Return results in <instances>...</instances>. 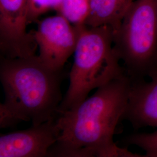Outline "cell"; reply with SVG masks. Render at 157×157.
I'll list each match as a JSON object with an SVG mask.
<instances>
[{
	"mask_svg": "<svg viewBox=\"0 0 157 157\" xmlns=\"http://www.w3.org/2000/svg\"><path fill=\"white\" fill-rule=\"evenodd\" d=\"M64 0H28V23L36 22L39 17L51 10L58 11Z\"/></svg>",
	"mask_w": 157,
	"mask_h": 157,
	"instance_id": "obj_12",
	"label": "cell"
},
{
	"mask_svg": "<svg viewBox=\"0 0 157 157\" xmlns=\"http://www.w3.org/2000/svg\"><path fill=\"white\" fill-rule=\"evenodd\" d=\"M63 69L45 67L38 56L17 58L1 56L0 79L5 93L0 104V127L22 121L37 126L54 119L63 99Z\"/></svg>",
	"mask_w": 157,
	"mask_h": 157,
	"instance_id": "obj_2",
	"label": "cell"
},
{
	"mask_svg": "<svg viewBox=\"0 0 157 157\" xmlns=\"http://www.w3.org/2000/svg\"><path fill=\"white\" fill-rule=\"evenodd\" d=\"M125 142L130 145H135L143 149L145 157H157V129L152 133H141L130 135Z\"/></svg>",
	"mask_w": 157,
	"mask_h": 157,
	"instance_id": "obj_11",
	"label": "cell"
},
{
	"mask_svg": "<svg viewBox=\"0 0 157 157\" xmlns=\"http://www.w3.org/2000/svg\"><path fill=\"white\" fill-rule=\"evenodd\" d=\"M135 0H91L84 25L90 27L110 26L113 32L119 28Z\"/></svg>",
	"mask_w": 157,
	"mask_h": 157,
	"instance_id": "obj_9",
	"label": "cell"
},
{
	"mask_svg": "<svg viewBox=\"0 0 157 157\" xmlns=\"http://www.w3.org/2000/svg\"><path fill=\"white\" fill-rule=\"evenodd\" d=\"M131 79L125 72L56 119L59 135L48 157H142L118 147L115 130L122 119Z\"/></svg>",
	"mask_w": 157,
	"mask_h": 157,
	"instance_id": "obj_1",
	"label": "cell"
},
{
	"mask_svg": "<svg viewBox=\"0 0 157 157\" xmlns=\"http://www.w3.org/2000/svg\"><path fill=\"white\" fill-rule=\"evenodd\" d=\"M32 30L41 62L53 71H61L75 50L82 26H75L59 14L38 20Z\"/></svg>",
	"mask_w": 157,
	"mask_h": 157,
	"instance_id": "obj_5",
	"label": "cell"
},
{
	"mask_svg": "<svg viewBox=\"0 0 157 157\" xmlns=\"http://www.w3.org/2000/svg\"><path fill=\"white\" fill-rule=\"evenodd\" d=\"M28 0H0V51L8 58L36 55L33 31L27 32Z\"/></svg>",
	"mask_w": 157,
	"mask_h": 157,
	"instance_id": "obj_6",
	"label": "cell"
},
{
	"mask_svg": "<svg viewBox=\"0 0 157 157\" xmlns=\"http://www.w3.org/2000/svg\"><path fill=\"white\" fill-rule=\"evenodd\" d=\"M148 82L132 80L129 97L123 119L139 129H157V73Z\"/></svg>",
	"mask_w": 157,
	"mask_h": 157,
	"instance_id": "obj_8",
	"label": "cell"
},
{
	"mask_svg": "<svg viewBox=\"0 0 157 157\" xmlns=\"http://www.w3.org/2000/svg\"><path fill=\"white\" fill-rule=\"evenodd\" d=\"M91 0H64L57 11L75 26H82L88 16Z\"/></svg>",
	"mask_w": 157,
	"mask_h": 157,
	"instance_id": "obj_10",
	"label": "cell"
},
{
	"mask_svg": "<svg viewBox=\"0 0 157 157\" xmlns=\"http://www.w3.org/2000/svg\"><path fill=\"white\" fill-rule=\"evenodd\" d=\"M59 135L55 118L26 130L1 135L0 157H48Z\"/></svg>",
	"mask_w": 157,
	"mask_h": 157,
	"instance_id": "obj_7",
	"label": "cell"
},
{
	"mask_svg": "<svg viewBox=\"0 0 157 157\" xmlns=\"http://www.w3.org/2000/svg\"><path fill=\"white\" fill-rule=\"evenodd\" d=\"M113 51L132 80L157 73V0H135L113 32Z\"/></svg>",
	"mask_w": 157,
	"mask_h": 157,
	"instance_id": "obj_4",
	"label": "cell"
},
{
	"mask_svg": "<svg viewBox=\"0 0 157 157\" xmlns=\"http://www.w3.org/2000/svg\"><path fill=\"white\" fill-rule=\"evenodd\" d=\"M113 30L109 26H82L69 73V86L58 114L78 106L91 90L126 72L113 51Z\"/></svg>",
	"mask_w": 157,
	"mask_h": 157,
	"instance_id": "obj_3",
	"label": "cell"
}]
</instances>
